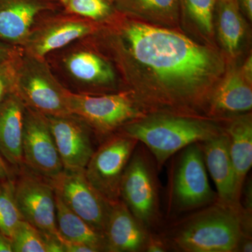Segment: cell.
<instances>
[{
  "instance_id": "1",
  "label": "cell",
  "mask_w": 252,
  "mask_h": 252,
  "mask_svg": "<svg viewBox=\"0 0 252 252\" xmlns=\"http://www.w3.org/2000/svg\"><path fill=\"white\" fill-rule=\"evenodd\" d=\"M121 31L127 54L154 80L159 97L170 102L198 98L223 71L216 53L177 32L124 21Z\"/></svg>"
},
{
  "instance_id": "2",
  "label": "cell",
  "mask_w": 252,
  "mask_h": 252,
  "mask_svg": "<svg viewBox=\"0 0 252 252\" xmlns=\"http://www.w3.org/2000/svg\"><path fill=\"white\" fill-rule=\"evenodd\" d=\"M245 221L238 203L220 201L186 222L174 243L184 252H235L243 240Z\"/></svg>"
},
{
  "instance_id": "3",
  "label": "cell",
  "mask_w": 252,
  "mask_h": 252,
  "mask_svg": "<svg viewBox=\"0 0 252 252\" xmlns=\"http://www.w3.org/2000/svg\"><path fill=\"white\" fill-rule=\"evenodd\" d=\"M124 133L142 142L157 159L158 167L182 149L205 142L220 133L216 126L192 118L158 115L124 126Z\"/></svg>"
},
{
  "instance_id": "4",
  "label": "cell",
  "mask_w": 252,
  "mask_h": 252,
  "mask_svg": "<svg viewBox=\"0 0 252 252\" xmlns=\"http://www.w3.org/2000/svg\"><path fill=\"white\" fill-rule=\"evenodd\" d=\"M14 91L27 107L46 117L71 114L67 104L69 91L53 74L45 59L23 51L18 59Z\"/></svg>"
},
{
  "instance_id": "5",
  "label": "cell",
  "mask_w": 252,
  "mask_h": 252,
  "mask_svg": "<svg viewBox=\"0 0 252 252\" xmlns=\"http://www.w3.org/2000/svg\"><path fill=\"white\" fill-rule=\"evenodd\" d=\"M68 108L99 135L139 120L142 112L126 94H94L69 91Z\"/></svg>"
},
{
  "instance_id": "6",
  "label": "cell",
  "mask_w": 252,
  "mask_h": 252,
  "mask_svg": "<svg viewBox=\"0 0 252 252\" xmlns=\"http://www.w3.org/2000/svg\"><path fill=\"white\" fill-rule=\"evenodd\" d=\"M95 23L64 9L47 13L34 25L23 51L45 59L48 54L94 34L97 31Z\"/></svg>"
},
{
  "instance_id": "7",
  "label": "cell",
  "mask_w": 252,
  "mask_h": 252,
  "mask_svg": "<svg viewBox=\"0 0 252 252\" xmlns=\"http://www.w3.org/2000/svg\"><path fill=\"white\" fill-rule=\"evenodd\" d=\"M138 141L123 133L104 142L84 169L91 185L109 203L121 200L123 175Z\"/></svg>"
},
{
  "instance_id": "8",
  "label": "cell",
  "mask_w": 252,
  "mask_h": 252,
  "mask_svg": "<svg viewBox=\"0 0 252 252\" xmlns=\"http://www.w3.org/2000/svg\"><path fill=\"white\" fill-rule=\"evenodd\" d=\"M49 182L55 193L72 212L104 234L112 204L91 185L84 169L64 168Z\"/></svg>"
},
{
  "instance_id": "9",
  "label": "cell",
  "mask_w": 252,
  "mask_h": 252,
  "mask_svg": "<svg viewBox=\"0 0 252 252\" xmlns=\"http://www.w3.org/2000/svg\"><path fill=\"white\" fill-rule=\"evenodd\" d=\"M14 186L23 220L42 233L57 235L56 194L49 181L23 165L16 172Z\"/></svg>"
},
{
  "instance_id": "10",
  "label": "cell",
  "mask_w": 252,
  "mask_h": 252,
  "mask_svg": "<svg viewBox=\"0 0 252 252\" xmlns=\"http://www.w3.org/2000/svg\"><path fill=\"white\" fill-rule=\"evenodd\" d=\"M22 152L24 165L49 182L64 170L47 119L27 106L23 124Z\"/></svg>"
},
{
  "instance_id": "11",
  "label": "cell",
  "mask_w": 252,
  "mask_h": 252,
  "mask_svg": "<svg viewBox=\"0 0 252 252\" xmlns=\"http://www.w3.org/2000/svg\"><path fill=\"white\" fill-rule=\"evenodd\" d=\"M174 176L172 196L181 210L211 203L215 193L209 184L202 149L194 143L186 147Z\"/></svg>"
},
{
  "instance_id": "12",
  "label": "cell",
  "mask_w": 252,
  "mask_h": 252,
  "mask_svg": "<svg viewBox=\"0 0 252 252\" xmlns=\"http://www.w3.org/2000/svg\"><path fill=\"white\" fill-rule=\"evenodd\" d=\"M121 200L144 227L153 223L157 211V193L152 172L140 155L131 157L123 175Z\"/></svg>"
},
{
  "instance_id": "13",
  "label": "cell",
  "mask_w": 252,
  "mask_h": 252,
  "mask_svg": "<svg viewBox=\"0 0 252 252\" xmlns=\"http://www.w3.org/2000/svg\"><path fill=\"white\" fill-rule=\"evenodd\" d=\"M63 9L60 0H0V41L22 48L39 18Z\"/></svg>"
},
{
  "instance_id": "14",
  "label": "cell",
  "mask_w": 252,
  "mask_h": 252,
  "mask_svg": "<svg viewBox=\"0 0 252 252\" xmlns=\"http://www.w3.org/2000/svg\"><path fill=\"white\" fill-rule=\"evenodd\" d=\"M46 117L64 168L85 169L94 152L91 127L72 114Z\"/></svg>"
},
{
  "instance_id": "15",
  "label": "cell",
  "mask_w": 252,
  "mask_h": 252,
  "mask_svg": "<svg viewBox=\"0 0 252 252\" xmlns=\"http://www.w3.org/2000/svg\"><path fill=\"white\" fill-rule=\"evenodd\" d=\"M64 72L78 87H103L115 80L110 64L93 50L77 46L71 48L63 58Z\"/></svg>"
},
{
  "instance_id": "16",
  "label": "cell",
  "mask_w": 252,
  "mask_h": 252,
  "mask_svg": "<svg viewBox=\"0 0 252 252\" xmlns=\"http://www.w3.org/2000/svg\"><path fill=\"white\" fill-rule=\"evenodd\" d=\"M104 235L106 251L111 252H140L149 240L145 227L122 200L112 204Z\"/></svg>"
},
{
  "instance_id": "17",
  "label": "cell",
  "mask_w": 252,
  "mask_h": 252,
  "mask_svg": "<svg viewBox=\"0 0 252 252\" xmlns=\"http://www.w3.org/2000/svg\"><path fill=\"white\" fill-rule=\"evenodd\" d=\"M26 107L14 91L0 102V154L16 170L24 165L22 140Z\"/></svg>"
},
{
  "instance_id": "18",
  "label": "cell",
  "mask_w": 252,
  "mask_h": 252,
  "mask_svg": "<svg viewBox=\"0 0 252 252\" xmlns=\"http://www.w3.org/2000/svg\"><path fill=\"white\" fill-rule=\"evenodd\" d=\"M203 143L204 161L216 185L220 201L238 203L240 197L237 192L228 135L220 132Z\"/></svg>"
},
{
  "instance_id": "19",
  "label": "cell",
  "mask_w": 252,
  "mask_h": 252,
  "mask_svg": "<svg viewBox=\"0 0 252 252\" xmlns=\"http://www.w3.org/2000/svg\"><path fill=\"white\" fill-rule=\"evenodd\" d=\"M56 220L59 234L70 241L84 244L96 252L106 251L105 238L72 212L56 193Z\"/></svg>"
},
{
  "instance_id": "20",
  "label": "cell",
  "mask_w": 252,
  "mask_h": 252,
  "mask_svg": "<svg viewBox=\"0 0 252 252\" xmlns=\"http://www.w3.org/2000/svg\"><path fill=\"white\" fill-rule=\"evenodd\" d=\"M114 9L124 16L147 22L175 24L180 17L179 0H110Z\"/></svg>"
},
{
  "instance_id": "21",
  "label": "cell",
  "mask_w": 252,
  "mask_h": 252,
  "mask_svg": "<svg viewBox=\"0 0 252 252\" xmlns=\"http://www.w3.org/2000/svg\"><path fill=\"white\" fill-rule=\"evenodd\" d=\"M227 135L229 140L230 158L233 162L239 197L244 180L252 165V124L250 117H241L232 123Z\"/></svg>"
},
{
  "instance_id": "22",
  "label": "cell",
  "mask_w": 252,
  "mask_h": 252,
  "mask_svg": "<svg viewBox=\"0 0 252 252\" xmlns=\"http://www.w3.org/2000/svg\"><path fill=\"white\" fill-rule=\"evenodd\" d=\"M251 83L241 72H232L223 81L212 100L215 111L225 113L245 112L252 107Z\"/></svg>"
},
{
  "instance_id": "23",
  "label": "cell",
  "mask_w": 252,
  "mask_h": 252,
  "mask_svg": "<svg viewBox=\"0 0 252 252\" xmlns=\"http://www.w3.org/2000/svg\"><path fill=\"white\" fill-rule=\"evenodd\" d=\"M219 34L225 51L233 56L238 52L245 35L244 20L235 0L217 1Z\"/></svg>"
},
{
  "instance_id": "24",
  "label": "cell",
  "mask_w": 252,
  "mask_h": 252,
  "mask_svg": "<svg viewBox=\"0 0 252 252\" xmlns=\"http://www.w3.org/2000/svg\"><path fill=\"white\" fill-rule=\"evenodd\" d=\"M14 179L0 182V230L11 238L23 220L15 196Z\"/></svg>"
},
{
  "instance_id": "25",
  "label": "cell",
  "mask_w": 252,
  "mask_h": 252,
  "mask_svg": "<svg viewBox=\"0 0 252 252\" xmlns=\"http://www.w3.org/2000/svg\"><path fill=\"white\" fill-rule=\"evenodd\" d=\"M14 252H49L45 235L22 220L11 237Z\"/></svg>"
},
{
  "instance_id": "26",
  "label": "cell",
  "mask_w": 252,
  "mask_h": 252,
  "mask_svg": "<svg viewBox=\"0 0 252 252\" xmlns=\"http://www.w3.org/2000/svg\"><path fill=\"white\" fill-rule=\"evenodd\" d=\"M180 11L197 25L203 33L213 32V16L217 0H179Z\"/></svg>"
},
{
  "instance_id": "27",
  "label": "cell",
  "mask_w": 252,
  "mask_h": 252,
  "mask_svg": "<svg viewBox=\"0 0 252 252\" xmlns=\"http://www.w3.org/2000/svg\"><path fill=\"white\" fill-rule=\"evenodd\" d=\"M64 9L97 22L112 18L116 11L110 0H67Z\"/></svg>"
},
{
  "instance_id": "28",
  "label": "cell",
  "mask_w": 252,
  "mask_h": 252,
  "mask_svg": "<svg viewBox=\"0 0 252 252\" xmlns=\"http://www.w3.org/2000/svg\"><path fill=\"white\" fill-rule=\"evenodd\" d=\"M22 52L0 64V102L6 94L14 90L18 59Z\"/></svg>"
},
{
  "instance_id": "29",
  "label": "cell",
  "mask_w": 252,
  "mask_h": 252,
  "mask_svg": "<svg viewBox=\"0 0 252 252\" xmlns=\"http://www.w3.org/2000/svg\"><path fill=\"white\" fill-rule=\"evenodd\" d=\"M57 235L62 245L64 252H96L95 250L90 246L62 238L59 234V232Z\"/></svg>"
},
{
  "instance_id": "30",
  "label": "cell",
  "mask_w": 252,
  "mask_h": 252,
  "mask_svg": "<svg viewBox=\"0 0 252 252\" xmlns=\"http://www.w3.org/2000/svg\"><path fill=\"white\" fill-rule=\"evenodd\" d=\"M23 51L22 48L0 41V64L13 59Z\"/></svg>"
},
{
  "instance_id": "31",
  "label": "cell",
  "mask_w": 252,
  "mask_h": 252,
  "mask_svg": "<svg viewBox=\"0 0 252 252\" xmlns=\"http://www.w3.org/2000/svg\"><path fill=\"white\" fill-rule=\"evenodd\" d=\"M16 172L17 170L11 167L0 154V182L14 179L16 177Z\"/></svg>"
},
{
  "instance_id": "32",
  "label": "cell",
  "mask_w": 252,
  "mask_h": 252,
  "mask_svg": "<svg viewBox=\"0 0 252 252\" xmlns=\"http://www.w3.org/2000/svg\"><path fill=\"white\" fill-rule=\"evenodd\" d=\"M0 252H13L11 238L0 230Z\"/></svg>"
},
{
  "instance_id": "33",
  "label": "cell",
  "mask_w": 252,
  "mask_h": 252,
  "mask_svg": "<svg viewBox=\"0 0 252 252\" xmlns=\"http://www.w3.org/2000/svg\"><path fill=\"white\" fill-rule=\"evenodd\" d=\"M144 250H147V252H165V248L164 247L163 244H162L161 242L159 240L152 238H149Z\"/></svg>"
},
{
  "instance_id": "34",
  "label": "cell",
  "mask_w": 252,
  "mask_h": 252,
  "mask_svg": "<svg viewBox=\"0 0 252 252\" xmlns=\"http://www.w3.org/2000/svg\"><path fill=\"white\" fill-rule=\"evenodd\" d=\"M239 9L242 10L250 20L252 18V0H235Z\"/></svg>"
},
{
  "instance_id": "35",
  "label": "cell",
  "mask_w": 252,
  "mask_h": 252,
  "mask_svg": "<svg viewBox=\"0 0 252 252\" xmlns=\"http://www.w3.org/2000/svg\"><path fill=\"white\" fill-rule=\"evenodd\" d=\"M241 72L245 79L252 84V61L251 56L249 57V59L247 60L246 62H245V64H244L243 71H242Z\"/></svg>"
},
{
  "instance_id": "36",
  "label": "cell",
  "mask_w": 252,
  "mask_h": 252,
  "mask_svg": "<svg viewBox=\"0 0 252 252\" xmlns=\"http://www.w3.org/2000/svg\"><path fill=\"white\" fill-rule=\"evenodd\" d=\"M239 249H240L242 252H252V243L251 240H246V241H243V240H242L240 247H239Z\"/></svg>"
},
{
  "instance_id": "37",
  "label": "cell",
  "mask_w": 252,
  "mask_h": 252,
  "mask_svg": "<svg viewBox=\"0 0 252 252\" xmlns=\"http://www.w3.org/2000/svg\"><path fill=\"white\" fill-rule=\"evenodd\" d=\"M60 1L62 3L63 7H65L66 5L67 4V0H60Z\"/></svg>"
},
{
  "instance_id": "38",
  "label": "cell",
  "mask_w": 252,
  "mask_h": 252,
  "mask_svg": "<svg viewBox=\"0 0 252 252\" xmlns=\"http://www.w3.org/2000/svg\"><path fill=\"white\" fill-rule=\"evenodd\" d=\"M217 1H223V0H217Z\"/></svg>"
}]
</instances>
